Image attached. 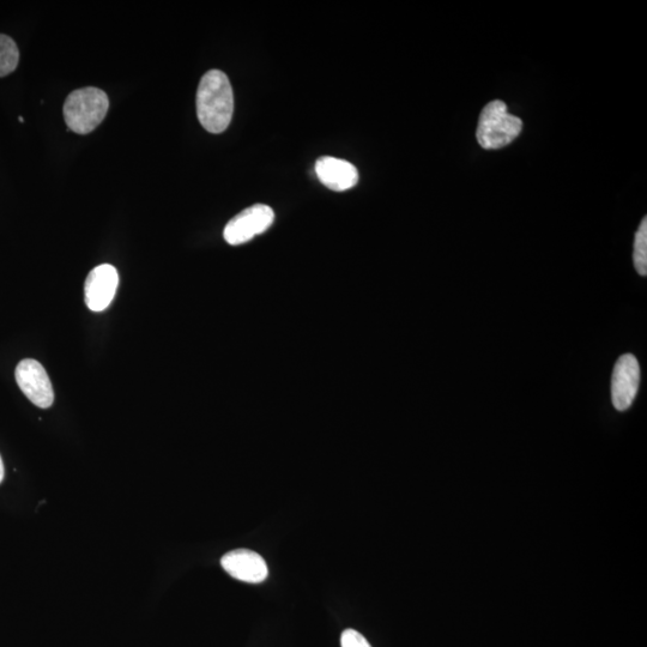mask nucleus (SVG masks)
Instances as JSON below:
<instances>
[{"instance_id":"8","label":"nucleus","mask_w":647,"mask_h":647,"mask_svg":"<svg viewBox=\"0 0 647 647\" xmlns=\"http://www.w3.org/2000/svg\"><path fill=\"white\" fill-rule=\"evenodd\" d=\"M221 565L229 576L245 583H262L269 574L262 556L249 549H237L223 555Z\"/></svg>"},{"instance_id":"4","label":"nucleus","mask_w":647,"mask_h":647,"mask_svg":"<svg viewBox=\"0 0 647 647\" xmlns=\"http://www.w3.org/2000/svg\"><path fill=\"white\" fill-rule=\"evenodd\" d=\"M274 221V210L268 205H252L227 223L223 238L229 245H243L249 243L257 235L268 231Z\"/></svg>"},{"instance_id":"13","label":"nucleus","mask_w":647,"mask_h":647,"mask_svg":"<svg viewBox=\"0 0 647 647\" xmlns=\"http://www.w3.org/2000/svg\"><path fill=\"white\" fill-rule=\"evenodd\" d=\"M4 474H5L4 463H3L2 457H0V483H2L4 480Z\"/></svg>"},{"instance_id":"1","label":"nucleus","mask_w":647,"mask_h":647,"mask_svg":"<svg viewBox=\"0 0 647 647\" xmlns=\"http://www.w3.org/2000/svg\"><path fill=\"white\" fill-rule=\"evenodd\" d=\"M234 95L229 78L220 70H210L199 83L197 114L203 128L211 133L226 131L232 122Z\"/></svg>"},{"instance_id":"5","label":"nucleus","mask_w":647,"mask_h":647,"mask_svg":"<svg viewBox=\"0 0 647 647\" xmlns=\"http://www.w3.org/2000/svg\"><path fill=\"white\" fill-rule=\"evenodd\" d=\"M16 382L21 391L36 407L47 409L54 402V392L50 377L40 362L33 359L22 360L16 368Z\"/></svg>"},{"instance_id":"7","label":"nucleus","mask_w":647,"mask_h":647,"mask_svg":"<svg viewBox=\"0 0 647 647\" xmlns=\"http://www.w3.org/2000/svg\"><path fill=\"white\" fill-rule=\"evenodd\" d=\"M119 286V274L116 268L110 264L96 266L89 272L84 294L86 304L90 311H105L116 296Z\"/></svg>"},{"instance_id":"9","label":"nucleus","mask_w":647,"mask_h":647,"mask_svg":"<svg viewBox=\"0 0 647 647\" xmlns=\"http://www.w3.org/2000/svg\"><path fill=\"white\" fill-rule=\"evenodd\" d=\"M316 173L322 184L337 192L353 189L359 181L358 169L352 163L332 156L320 157Z\"/></svg>"},{"instance_id":"10","label":"nucleus","mask_w":647,"mask_h":647,"mask_svg":"<svg viewBox=\"0 0 647 647\" xmlns=\"http://www.w3.org/2000/svg\"><path fill=\"white\" fill-rule=\"evenodd\" d=\"M20 62V51L16 42L0 34V77L8 76L14 72Z\"/></svg>"},{"instance_id":"3","label":"nucleus","mask_w":647,"mask_h":647,"mask_svg":"<svg viewBox=\"0 0 647 647\" xmlns=\"http://www.w3.org/2000/svg\"><path fill=\"white\" fill-rule=\"evenodd\" d=\"M522 129V119L512 116L505 102L495 100L483 108L476 138L483 149H501L515 141Z\"/></svg>"},{"instance_id":"12","label":"nucleus","mask_w":647,"mask_h":647,"mask_svg":"<svg viewBox=\"0 0 647 647\" xmlns=\"http://www.w3.org/2000/svg\"><path fill=\"white\" fill-rule=\"evenodd\" d=\"M342 647H372L361 633L355 630H346L341 637Z\"/></svg>"},{"instance_id":"2","label":"nucleus","mask_w":647,"mask_h":647,"mask_svg":"<svg viewBox=\"0 0 647 647\" xmlns=\"http://www.w3.org/2000/svg\"><path fill=\"white\" fill-rule=\"evenodd\" d=\"M110 100L104 90L83 88L72 92L64 104V118L70 131L87 135L104 122Z\"/></svg>"},{"instance_id":"6","label":"nucleus","mask_w":647,"mask_h":647,"mask_svg":"<svg viewBox=\"0 0 647 647\" xmlns=\"http://www.w3.org/2000/svg\"><path fill=\"white\" fill-rule=\"evenodd\" d=\"M640 385V366L636 356L622 355L616 362L612 377V401L616 410L631 408Z\"/></svg>"},{"instance_id":"11","label":"nucleus","mask_w":647,"mask_h":647,"mask_svg":"<svg viewBox=\"0 0 647 647\" xmlns=\"http://www.w3.org/2000/svg\"><path fill=\"white\" fill-rule=\"evenodd\" d=\"M634 266L640 276L647 275V219L644 217L640 223L636 240H634V253H633Z\"/></svg>"}]
</instances>
